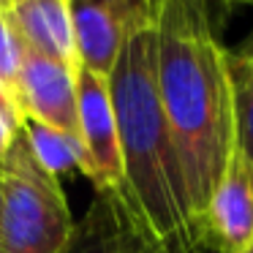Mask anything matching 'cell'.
<instances>
[{
    "label": "cell",
    "mask_w": 253,
    "mask_h": 253,
    "mask_svg": "<svg viewBox=\"0 0 253 253\" xmlns=\"http://www.w3.org/2000/svg\"><path fill=\"white\" fill-rule=\"evenodd\" d=\"M8 14L30 52L79 68L68 0H17L8 6Z\"/></svg>",
    "instance_id": "9c48e42d"
},
{
    "label": "cell",
    "mask_w": 253,
    "mask_h": 253,
    "mask_svg": "<svg viewBox=\"0 0 253 253\" xmlns=\"http://www.w3.org/2000/svg\"><path fill=\"white\" fill-rule=\"evenodd\" d=\"M63 253H185L161 242L147 229L123 188L95 191L93 204L77 220Z\"/></svg>",
    "instance_id": "8992f818"
},
{
    "label": "cell",
    "mask_w": 253,
    "mask_h": 253,
    "mask_svg": "<svg viewBox=\"0 0 253 253\" xmlns=\"http://www.w3.org/2000/svg\"><path fill=\"white\" fill-rule=\"evenodd\" d=\"M185 253H215V251L207 245V242H196V245H193V248H188Z\"/></svg>",
    "instance_id": "2e32d148"
},
{
    "label": "cell",
    "mask_w": 253,
    "mask_h": 253,
    "mask_svg": "<svg viewBox=\"0 0 253 253\" xmlns=\"http://www.w3.org/2000/svg\"><path fill=\"white\" fill-rule=\"evenodd\" d=\"M77 112H79V139L90 161V182L95 191L123 188L120 133L112 104L109 77L90 68H77Z\"/></svg>",
    "instance_id": "5b68a950"
},
{
    "label": "cell",
    "mask_w": 253,
    "mask_h": 253,
    "mask_svg": "<svg viewBox=\"0 0 253 253\" xmlns=\"http://www.w3.org/2000/svg\"><path fill=\"white\" fill-rule=\"evenodd\" d=\"M17 104L22 117L39 120L55 131L79 139L77 68L46 60L28 49L22 74H19Z\"/></svg>",
    "instance_id": "ba28073f"
},
{
    "label": "cell",
    "mask_w": 253,
    "mask_h": 253,
    "mask_svg": "<svg viewBox=\"0 0 253 253\" xmlns=\"http://www.w3.org/2000/svg\"><path fill=\"white\" fill-rule=\"evenodd\" d=\"M0 253H3V185H0Z\"/></svg>",
    "instance_id": "e0dca14e"
},
{
    "label": "cell",
    "mask_w": 253,
    "mask_h": 253,
    "mask_svg": "<svg viewBox=\"0 0 253 253\" xmlns=\"http://www.w3.org/2000/svg\"><path fill=\"white\" fill-rule=\"evenodd\" d=\"M231 104H234V150L253 166V41L229 52Z\"/></svg>",
    "instance_id": "8fae6325"
},
{
    "label": "cell",
    "mask_w": 253,
    "mask_h": 253,
    "mask_svg": "<svg viewBox=\"0 0 253 253\" xmlns=\"http://www.w3.org/2000/svg\"><path fill=\"white\" fill-rule=\"evenodd\" d=\"M185 3L207 19L210 28L215 30V36H220V30H223V25H226V17H229V11H231L229 0H185Z\"/></svg>",
    "instance_id": "5bb4252c"
},
{
    "label": "cell",
    "mask_w": 253,
    "mask_h": 253,
    "mask_svg": "<svg viewBox=\"0 0 253 253\" xmlns=\"http://www.w3.org/2000/svg\"><path fill=\"white\" fill-rule=\"evenodd\" d=\"M199 231L215 253H237L253 242V166L237 150L204 207Z\"/></svg>",
    "instance_id": "52a82bcc"
},
{
    "label": "cell",
    "mask_w": 253,
    "mask_h": 253,
    "mask_svg": "<svg viewBox=\"0 0 253 253\" xmlns=\"http://www.w3.org/2000/svg\"><path fill=\"white\" fill-rule=\"evenodd\" d=\"M237 253H253V242H251V245H245L242 251H237Z\"/></svg>",
    "instance_id": "ffe728a7"
},
{
    "label": "cell",
    "mask_w": 253,
    "mask_h": 253,
    "mask_svg": "<svg viewBox=\"0 0 253 253\" xmlns=\"http://www.w3.org/2000/svg\"><path fill=\"white\" fill-rule=\"evenodd\" d=\"M3 185V253H63L77 229L55 174L41 169L25 136L0 164Z\"/></svg>",
    "instance_id": "3957f363"
},
{
    "label": "cell",
    "mask_w": 253,
    "mask_h": 253,
    "mask_svg": "<svg viewBox=\"0 0 253 253\" xmlns=\"http://www.w3.org/2000/svg\"><path fill=\"white\" fill-rule=\"evenodd\" d=\"M17 0H0V8H8V6H14Z\"/></svg>",
    "instance_id": "d6986e66"
},
{
    "label": "cell",
    "mask_w": 253,
    "mask_h": 253,
    "mask_svg": "<svg viewBox=\"0 0 253 253\" xmlns=\"http://www.w3.org/2000/svg\"><path fill=\"white\" fill-rule=\"evenodd\" d=\"M19 133H22V112L19 109H0V164L11 153Z\"/></svg>",
    "instance_id": "4fadbf2b"
},
{
    "label": "cell",
    "mask_w": 253,
    "mask_h": 253,
    "mask_svg": "<svg viewBox=\"0 0 253 253\" xmlns=\"http://www.w3.org/2000/svg\"><path fill=\"white\" fill-rule=\"evenodd\" d=\"M79 66L109 77L126 39L155 22V0H68Z\"/></svg>",
    "instance_id": "277c9868"
},
{
    "label": "cell",
    "mask_w": 253,
    "mask_h": 253,
    "mask_svg": "<svg viewBox=\"0 0 253 253\" xmlns=\"http://www.w3.org/2000/svg\"><path fill=\"white\" fill-rule=\"evenodd\" d=\"M0 109H19L17 101H14V95L6 90V84L0 82Z\"/></svg>",
    "instance_id": "9a60e30c"
},
{
    "label": "cell",
    "mask_w": 253,
    "mask_h": 253,
    "mask_svg": "<svg viewBox=\"0 0 253 253\" xmlns=\"http://www.w3.org/2000/svg\"><path fill=\"white\" fill-rule=\"evenodd\" d=\"M25 57H28V44L19 36L8 8H0V82L6 84V90L14 95V101H17L19 74H22Z\"/></svg>",
    "instance_id": "7c38bea8"
},
{
    "label": "cell",
    "mask_w": 253,
    "mask_h": 253,
    "mask_svg": "<svg viewBox=\"0 0 253 253\" xmlns=\"http://www.w3.org/2000/svg\"><path fill=\"white\" fill-rule=\"evenodd\" d=\"M22 136L33 158L39 161V166L55 174L57 180L68 171H79L90 180V161L82 147V139L60 133L39 120H30V117H22Z\"/></svg>",
    "instance_id": "30bf717a"
},
{
    "label": "cell",
    "mask_w": 253,
    "mask_h": 253,
    "mask_svg": "<svg viewBox=\"0 0 253 253\" xmlns=\"http://www.w3.org/2000/svg\"><path fill=\"white\" fill-rule=\"evenodd\" d=\"M229 6H253V0H229Z\"/></svg>",
    "instance_id": "ac0fdd59"
},
{
    "label": "cell",
    "mask_w": 253,
    "mask_h": 253,
    "mask_svg": "<svg viewBox=\"0 0 253 253\" xmlns=\"http://www.w3.org/2000/svg\"><path fill=\"white\" fill-rule=\"evenodd\" d=\"M123 153V191L161 242L188 251L202 242L191 212L180 155L158 93L155 22L126 39L109 74Z\"/></svg>",
    "instance_id": "7a4b0ae2"
},
{
    "label": "cell",
    "mask_w": 253,
    "mask_h": 253,
    "mask_svg": "<svg viewBox=\"0 0 253 253\" xmlns=\"http://www.w3.org/2000/svg\"><path fill=\"white\" fill-rule=\"evenodd\" d=\"M155 52L161 106L199 229L204 207L234 155L229 49L185 0H155Z\"/></svg>",
    "instance_id": "6da1fadb"
}]
</instances>
